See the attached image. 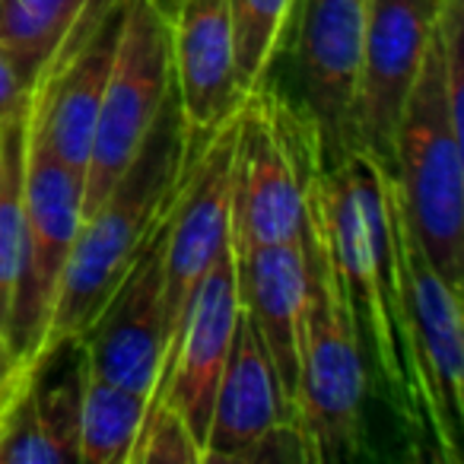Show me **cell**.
Segmentation results:
<instances>
[{"mask_svg": "<svg viewBox=\"0 0 464 464\" xmlns=\"http://www.w3.org/2000/svg\"><path fill=\"white\" fill-rule=\"evenodd\" d=\"M318 200L362 356H372L388 404L407 432L430 439L436 455L455 464L458 442L439 423L413 360L388 217V166L366 150H353L318 172Z\"/></svg>", "mask_w": 464, "mask_h": 464, "instance_id": "1", "label": "cell"}, {"mask_svg": "<svg viewBox=\"0 0 464 464\" xmlns=\"http://www.w3.org/2000/svg\"><path fill=\"white\" fill-rule=\"evenodd\" d=\"M200 143L204 140L188 134L179 102L169 96L130 169L80 219L52 322L48 356L58 347L77 343L109 305L111 293L121 286L160 219L179 198Z\"/></svg>", "mask_w": 464, "mask_h": 464, "instance_id": "2", "label": "cell"}, {"mask_svg": "<svg viewBox=\"0 0 464 464\" xmlns=\"http://www.w3.org/2000/svg\"><path fill=\"white\" fill-rule=\"evenodd\" d=\"M318 172L305 188V303L293 392V430L299 432L305 461L322 464L360 451L369 372L322 217Z\"/></svg>", "mask_w": 464, "mask_h": 464, "instance_id": "3", "label": "cell"}, {"mask_svg": "<svg viewBox=\"0 0 464 464\" xmlns=\"http://www.w3.org/2000/svg\"><path fill=\"white\" fill-rule=\"evenodd\" d=\"M464 124L445 96L439 39L426 52L394 130L388 172L430 265L461 290L464 261Z\"/></svg>", "mask_w": 464, "mask_h": 464, "instance_id": "4", "label": "cell"}, {"mask_svg": "<svg viewBox=\"0 0 464 464\" xmlns=\"http://www.w3.org/2000/svg\"><path fill=\"white\" fill-rule=\"evenodd\" d=\"M322 166V143L303 109L267 83L248 92L236 109L232 137V248L296 242L305 188Z\"/></svg>", "mask_w": 464, "mask_h": 464, "instance_id": "5", "label": "cell"}, {"mask_svg": "<svg viewBox=\"0 0 464 464\" xmlns=\"http://www.w3.org/2000/svg\"><path fill=\"white\" fill-rule=\"evenodd\" d=\"M83 219V179L54 156L26 102L23 162V252L10 312V353L20 392L48 362L52 322Z\"/></svg>", "mask_w": 464, "mask_h": 464, "instance_id": "6", "label": "cell"}, {"mask_svg": "<svg viewBox=\"0 0 464 464\" xmlns=\"http://www.w3.org/2000/svg\"><path fill=\"white\" fill-rule=\"evenodd\" d=\"M169 96H172L169 14L160 0H130L115 67L92 130L83 172V213H90L130 169Z\"/></svg>", "mask_w": 464, "mask_h": 464, "instance_id": "7", "label": "cell"}, {"mask_svg": "<svg viewBox=\"0 0 464 464\" xmlns=\"http://www.w3.org/2000/svg\"><path fill=\"white\" fill-rule=\"evenodd\" d=\"M388 217H392L394 255H398L401 299H404L407 331H411L413 360L430 394L442 430L458 442V423L464 411V328H461V290L451 286L420 248L404 207L388 172Z\"/></svg>", "mask_w": 464, "mask_h": 464, "instance_id": "8", "label": "cell"}, {"mask_svg": "<svg viewBox=\"0 0 464 464\" xmlns=\"http://www.w3.org/2000/svg\"><path fill=\"white\" fill-rule=\"evenodd\" d=\"M445 0H369L360 80L353 99V150L392 162L401 111L423 71Z\"/></svg>", "mask_w": 464, "mask_h": 464, "instance_id": "9", "label": "cell"}, {"mask_svg": "<svg viewBox=\"0 0 464 464\" xmlns=\"http://www.w3.org/2000/svg\"><path fill=\"white\" fill-rule=\"evenodd\" d=\"M296 77L303 115L324 160L353 153V99L360 80L369 0H296Z\"/></svg>", "mask_w": 464, "mask_h": 464, "instance_id": "10", "label": "cell"}, {"mask_svg": "<svg viewBox=\"0 0 464 464\" xmlns=\"http://www.w3.org/2000/svg\"><path fill=\"white\" fill-rule=\"evenodd\" d=\"M305 461L299 432L293 430L290 404L274 372L261 337L246 312L239 315L232 347L213 394L204 464L210 461Z\"/></svg>", "mask_w": 464, "mask_h": 464, "instance_id": "11", "label": "cell"}, {"mask_svg": "<svg viewBox=\"0 0 464 464\" xmlns=\"http://www.w3.org/2000/svg\"><path fill=\"white\" fill-rule=\"evenodd\" d=\"M239 315L242 303L239 280H236V248L229 246L200 284L179 350L147 407V413L156 407L175 413L200 445V455H204L207 430H210L213 394H217Z\"/></svg>", "mask_w": 464, "mask_h": 464, "instance_id": "12", "label": "cell"}, {"mask_svg": "<svg viewBox=\"0 0 464 464\" xmlns=\"http://www.w3.org/2000/svg\"><path fill=\"white\" fill-rule=\"evenodd\" d=\"M172 207L137 255L121 286L111 293L109 305L77 341L90 375L134 388L147 398L153 394L162 353V236Z\"/></svg>", "mask_w": 464, "mask_h": 464, "instance_id": "13", "label": "cell"}, {"mask_svg": "<svg viewBox=\"0 0 464 464\" xmlns=\"http://www.w3.org/2000/svg\"><path fill=\"white\" fill-rule=\"evenodd\" d=\"M172 96L194 140H207L242 105L226 0H181L169 10Z\"/></svg>", "mask_w": 464, "mask_h": 464, "instance_id": "14", "label": "cell"}, {"mask_svg": "<svg viewBox=\"0 0 464 464\" xmlns=\"http://www.w3.org/2000/svg\"><path fill=\"white\" fill-rule=\"evenodd\" d=\"M239 303L255 334L261 337L274 372L284 388L293 420V392L299 372V334H303L305 303V255L303 236L296 242L258 246L236 252Z\"/></svg>", "mask_w": 464, "mask_h": 464, "instance_id": "15", "label": "cell"}, {"mask_svg": "<svg viewBox=\"0 0 464 464\" xmlns=\"http://www.w3.org/2000/svg\"><path fill=\"white\" fill-rule=\"evenodd\" d=\"M23 162H26V109L7 124H0V420L23 398L10 353V312H14L23 252Z\"/></svg>", "mask_w": 464, "mask_h": 464, "instance_id": "16", "label": "cell"}, {"mask_svg": "<svg viewBox=\"0 0 464 464\" xmlns=\"http://www.w3.org/2000/svg\"><path fill=\"white\" fill-rule=\"evenodd\" d=\"M150 398L118 382L90 375L86 369L83 404H80L77 461L83 464H128L134 439L147 417Z\"/></svg>", "mask_w": 464, "mask_h": 464, "instance_id": "17", "label": "cell"}, {"mask_svg": "<svg viewBox=\"0 0 464 464\" xmlns=\"http://www.w3.org/2000/svg\"><path fill=\"white\" fill-rule=\"evenodd\" d=\"M86 0H0V48L33 90Z\"/></svg>", "mask_w": 464, "mask_h": 464, "instance_id": "18", "label": "cell"}, {"mask_svg": "<svg viewBox=\"0 0 464 464\" xmlns=\"http://www.w3.org/2000/svg\"><path fill=\"white\" fill-rule=\"evenodd\" d=\"M232 20L236 80L242 96L267 83L274 61L284 48V33L293 23L296 0H226Z\"/></svg>", "mask_w": 464, "mask_h": 464, "instance_id": "19", "label": "cell"}, {"mask_svg": "<svg viewBox=\"0 0 464 464\" xmlns=\"http://www.w3.org/2000/svg\"><path fill=\"white\" fill-rule=\"evenodd\" d=\"M128 464H204V455L188 426L166 407H156L143 417Z\"/></svg>", "mask_w": 464, "mask_h": 464, "instance_id": "20", "label": "cell"}, {"mask_svg": "<svg viewBox=\"0 0 464 464\" xmlns=\"http://www.w3.org/2000/svg\"><path fill=\"white\" fill-rule=\"evenodd\" d=\"M26 99H29L26 83H23L20 73H16L10 54L0 48V124H7L10 118L20 115V111L26 109Z\"/></svg>", "mask_w": 464, "mask_h": 464, "instance_id": "21", "label": "cell"}, {"mask_svg": "<svg viewBox=\"0 0 464 464\" xmlns=\"http://www.w3.org/2000/svg\"><path fill=\"white\" fill-rule=\"evenodd\" d=\"M160 4H162V7H166V14H169V10H172L175 4H181V0H160Z\"/></svg>", "mask_w": 464, "mask_h": 464, "instance_id": "22", "label": "cell"}]
</instances>
